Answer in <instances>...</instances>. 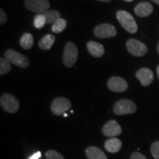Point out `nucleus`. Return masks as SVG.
I'll return each instance as SVG.
<instances>
[{"label":"nucleus","instance_id":"423d86ee","mask_svg":"<svg viewBox=\"0 0 159 159\" xmlns=\"http://www.w3.org/2000/svg\"><path fill=\"white\" fill-rule=\"evenodd\" d=\"M71 103L69 99L63 97H57L54 99L51 103V111L53 114L56 116H61L65 114L66 111H67L71 108Z\"/></svg>","mask_w":159,"mask_h":159},{"label":"nucleus","instance_id":"cd10ccee","mask_svg":"<svg viewBox=\"0 0 159 159\" xmlns=\"http://www.w3.org/2000/svg\"><path fill=\"white\" fill-rule=\"evenodd\" d=\"M99 2H110L111 0H97Z\"/></svg>","mask_w":159,"mask_h":159},{"label":"nucleus","instance_id":"4468645a","mask_svg":"<svg viewBox=\"0 0 159 159\" xmlns=\"http://www.w3.org/2000/svg\"><path fill=\"white\" fill-rule=\"evenodd\" d=\"M87 49L89 53L95 57H101L105 54V48L101 43L90 41L87 43Z\"/></svg>","mask_w":159,"mask_h":159},{"label":"nucleus","instance_id":"20e7f679","mask_svg":"<svg viewBox=\"0 0 159 159\" xmlns=\"http://www.w3.org/2000/svg\"><path fill=\"white\" fill-rule=\"evenodd\" d=\"M0 105L6 112L9 114L16 113L19 109V102L16 97L9 93H5L0 98Z\"/></svg>","mask_w":159,"mask_h":159},{"label":"nucleus","instance_id":"9d476101","mask_svg":"<svg viewBox=\"0 0 159 159\" xmlns=\"http://www.w3.org/2000/svg\"><path fill=\"white\" fill-rule=\"evenodd\" d=\"M122 130L120 125L116 120H109L103 125L102 128V133L105 136L114 137L118 136L122 134Z\"/></svg>","mask_w":159,"mask_h":159},{"label":"nucleus","instance_id":"4be33fe9","mask_svg":"<svg viewBox=\"0 0 159 159\" xmlns=\"http://www.w3.org/2000/svg\"><path fill=\"white\" fill-rule=\"evenodd\" d=\"M11 70V65L5 58H0V75H5Z\"/></svg>","mask_w":159,"mask_h":159},{"label":"nucleus","instance_id":"0eeeda50","mask_svg":"<svg viewBox=\"0 0 159 159\" xmlns=\"http://www.w3.org/2000/svg\"><path fill=\"white\" fill-rule=\"evenodd\" d=\"M126 47L129 52L136 57H142L148 52L147 46L134 39H130L127 41Z\"/></svg>","mask_w":159,"mask_h":159},{"label":"nucleus","instance_id":"2f4dec72","mask_svg":"<svg viewBox=\"0 0 159 159\" xmlns=\"http://www.w3.org/2000/svg\"><path fill=\"white\" fill-rule=\"evenodd\" d=\"M158 52L159 53V43H158Z\"/></svg>","mask_w":159,"mask_h":159},{"label":"nucleus","instance_id":"6ab92c4d","mask_svg":"<svg viewBox=\"0 0 159 159\" xmlns=\"http://www.w3.org/2000/svg\"><path fill=\"white\" fill-rule=\"evenodd\" d=\"M67 26V21L64 19L60 18L52 26V33L59 34L64 30Z\"/></svg>","mask_w":159,"mask_h":159},{"label":"nucleus","instance_id":"f3484780","mask_svg":"<svg viewBox=\"0 0 159 159\" xmlns=\"http://www.w3.org/2000/svg\"><path fill=\"white\" fill-rule=\"evenodd\" d=\"M55 41V38L53 35L47 34L39 41V47L42 50H49Z\"/></svg>","mask_w":159,"mask_h":159},{"label":"nucleus","instance_id":"5701e85b","mask_svg":"<svg viewBox=\"0 0 159 159\" xmlns=\"http://www.w3.org/2000/svg\"><path fill=\"white\" fill-rule=\"evenodd\" d=\"M46 159H64L62 155L56 150H49L45 153Z\"/></svg>","mask_w":159,"mask_h":159},{"label":"nucleus","instance_id":"a211bd4d","mask_svg":"<svg viewBox=\"0 0 159 159\" xmlns=\"http://www.w3.org/2000/svg\"><path fill=\"white\" fill-rule=\"evenodd\" d=\"M19 43L23 49H31L32 47L34 44V38H33V35L29 33H24L20 39Z\"/></svg>","mask_w":159,"mask_h":159},{"label":"nucleus","instance_id":"ddd939ff","mask_svg":"<svg viewBox=\"0 0 159 159\" xmlns=\"http://www.w3.org/2000/svg\"><path fill=\"white\" fill-rule=\"evenodd\" d=\"M134 12L139 17H147L153 12V7L150 2H143L136 6Z\"/></svg>","mask_w":159,"mask_h":159},{"label":"nucleus","instance_id":"473e14b6","mask_svg":"<svg viewBox=\"0 0 159 159\" xmlns=\"http://www.w3.org/2000/svg\"><path fill=\"white\" fill-rule=\"evenodd\" d=\"M63 116H64L65 117H66L67 116V114H63Z\"/></svg>","mask_w":159,"mask_h":159},{"label":"nucleus","instance_id":"bb28decb","mask_svg":"<svg viewBox=\"0 0 159 159\" xmlns=\"http://www.w3.org/2000/svg\"><path fill=\"white\" fill-rule=\"evenodd\" d=\"M41 152H38L36 153H35L34 155H33V156L30 157L29 159H39L41 158Z\"/></svg>","mask_w":159,"mask_h":159},{"label":"nucleus","instance_id":"6e6552de","mask_svg":"<svg viewBox=\"0 0 159 159\" xmlns=\"http://www.w3.org/2000/svg\"><path fill=\"white\" fill-rule=\"evenodd\" d=\"M25 5L27 10L38 14H42L50 7L48 0H25Z\"/></svg>","mask_w":159,"mask_h":159},{"label":"nucleus","instance_id":"9b49d317","mask_svg":"<svg viewBox=\"0 0 159 159\" xmlns=\"http://www.w3.org/2000/svg\"><path fill=\"white\" fill-rule=\"evenodd\" d=\"M107 85L111 91L114 92H124L128 89L127 81L122 77L118 76L111 77L107 82Z\"/></svg>","mask_w":159,"mask_h":159},{"label":"nucleus","instance_id":"393cba45","mask_svg":"<svg viewBox=\"0 0 159 159\" xmlns=\"http://www.w3.org/2000/svg\"><path fill=\"white\" fill-rule=\"evenodd\" d=\"M7 17L5 12L2 9H0V25H2L7 21Z\"/></svg>","mask_w":159,"mask_h":159},{"label":"nucleus","instance_id":"f03ea898","mask_svg":"<svg viewBox=\"0 0 159 159\" xmlns=\"http://www.w3.org/2000/svg\"><path fill=\"white\" fill-rule=\"evenodd\" d=\"M136 105L130 99H119L116 101L113 107L114 113L117 116L125 114H132L136 111Z\"/></svg>","mask_w":159,"mask_h":159},{"label":"nucleus","instance_id":"39448f33","mask_svg":"<svg viewBox=\"0 0 159 159\" xmlns=\"http://www.w3.org/2000/svg\"><path fill=\"white\" fill-rule=\"evenodd\" d=\"M5 58L20 68H27L29 66V60L25 55H24L13 49H7L5 52Z\"/></svg>","mask_w":159,"mask_h":159},{"label":"nucleus","instance_id":"a878e982","mask_svg":"<svg viewBox=\"0 0 159 159\" xmlns=\"http://www.w3.org/2000/svg\"><path fill=\"white\" fill-rule=\"evenodd\" d=\"M130 159H147L144 155L139 152H134L131 154Z\"/></svg>","mask_w":159,"mask_h":159},{"label":"nucleus","instance_id":"aec40b11","mask_svg":"<svg viewBox=\"0 0 159 159\" xmlns=\"http://www.w3.org/2000/svg\"><path fill=\"white\" fill-rule=\"evenodd\" d=\"M45 16L47 24H54L57 19L61 18V13L57 11H47L43 13Z\"/></svg>","mask_w":159,"mask_h":159},{"label":"nucleus","instance_id":"1a4fd4ad","mask_svg":"<svg viewBox=\"0 0 159 159\" xmlns=\"http://www.w3.org/2000/svg\"><path fill=\"white\" fill-rule=\"evenodd\" d=\"M94 34L99 39H109L115 37L117 34L116 30L112 25L108 23L100 24L94 30Z\"/></svg>","mask_w":159,"mask_h":159},{"label":"nucleus","instance_id":"412c9836","mask_svg":"<svg viewBox=\"0 0 159 159\" xmlns=\"http://www.w3.org/2000/svg\"><path fill=\"white\" fill-rule=\"evenodd\" d=\"M47 24V20H46L45 16L43 14H37L34 17L33 19V26L36 29H41L44 27Z\"/></svg>","mask_w":159,"mask_h":159},{"label":"nucleus","instance_id":"c85d7f7f","mask_svg":"<svg viewBox=\"0 0 159 159\" xmlns=\"http://www.w3.org/2000/svg\"><path fill=\"white\" fill-rule=\"evenodd\" d=\"M156 71H157V75H158V79H159V65L158 66V67H157Z\"/></svg>","mask_w":159,"mask_h":159},{"label":"nucleus","instance_id":"f257e3e1","mask_svg":"<svg viewBox=\"0 0 159 159\" xmlns=\"http://www.w3.org/2000/svg\"><path fill=\"white\" fill-rule=\"evenodd\" d=\"M116 19L125 30L130 33H136L138 30V26L133 16L125 11L116 12Z\"/></svg>","mask_w":159,"mask_h":159},{"label":"nucleus","instance_id":"2eb2a0df","mask_svg":"<svg viewBox=\"0 0 159 159\" xmlns=\"http://www.w3.org/2000/svg\"><path fill=\"white\" fill-rule=\"evenodd\" d=\"M122 147V141L117 138H110L105 141L104 148L106 151L111 153H116L121 150Z\"/></svg>","mask_w":159,"mask_h":159},{"label":"nucleus","instance_id":"c756f323","mask_svg":"<svg viewBox=\"0 0 159 159\" xmlns=\"http://www.w3.org/2000/svg\"><path fill=\"white\" fill-rule=\"evenodd\" d=\"M152 2H154L155 3L158 4V5H159V0H152Z\"/></svg>","mask_w":159,"mask_h":159},{"label":"nucleus","instance_id":"7ed1b4c3","mask_svg":"<svg viewBox=\"0 0 159 159\" xmlns=\"http://www.w3.org/2000/svg\"><path fill=\"white\" fill-rule=\"evenodd\" d=\"M78 57V49L74 43H66L63 54V62L66 67H71L76 63Z\"/></svg>","mask_w":159,"mask_h":159},{"label":"nucleus","instance_id":"b1692460","mask_svg":"<svg viewBox=\"0 0 159 159\" xmlns=\"http://www.w3.org/2000/svg\"><path fill=\"white\" fill-rule=\"evenodd\" d=\"M151 154L155 159H159V141L155 142L151 145Z\"/></svg>","mask_w":159,"mask_h":159},{"label":"nucleus","instance_id":"f8f14e48","mask_svg":"<svg viewBox=\"0 0 159 159\" xmlns=\"http://www.w3.org/2000/svg\"><path fill=\"white\" fill-rule=\"evenodd\" d=\"M136 76L143 86L150 85L154 79L153 72L148 68L140 69L136 71Z\"/></svg>","mask_w":159,"mask_h":159},{"label":"nucleus","instance_id":"dca6fc26","mask_svg":"<svg viewBox=\"0 0 159 159\" xmlns=\"http://www.w3.org/2000/svg\"><path fill=\"white\" fill-rule=\"evenodd\" d=\"M85 155L88 159H108L101 149L94 146H90L85 149Z\"/></svg>","mask_w":159,"mask_h":159},{"label":"nucleus","instance_id":"7c9ffc66","mask_svg":"<svg viewBox=\"0 0 159 159\" xmlns=\"http://www.w3.org/2000/svg\"><path fill=\"white\" fill-rule=\"evenodd\" d=\"M125 2H133L134 0H124Z\"/></svg>","mask_w":159,"mask_h":159}]
</instances>
